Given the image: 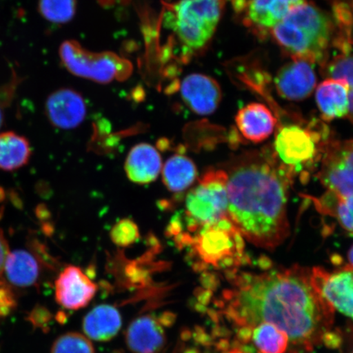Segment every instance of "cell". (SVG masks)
I'll return each instance as SVG.
<instances>
[{
  "mask_svg": "<svg viewBox=\"0 0 353 353\" xmlns=\"http://www.w3.org/2000/svg\"><path fill=\"white\" fill-rule=\"evenodd\" d=\"M59 56L69 72L99 83L125 81L132 72L130 61L112 52L88 51L72 39L61 44Z\"/></svg>",
  "mask_w": 353,
  "mask_h": 353,
  "instance_id": "8",
  "label": "cell"
},
{
  "mask_svg": "<svg viewBox=\"0 0 353 353\" xmlns=\"http://www.w3.org/2000/svg\"><path fill=\"white\" fill-rule=\"evenodd\" d=\"M121 325L120 312L108 304L95 307L88 313L83 321L85 336L99 342L112 339L120 331Z\"/></svg>",
  "mask_w": 353,
  "mask_h": 353,
  "instance_id": "21",
  "label": "cell"
},
{
  "mask_svg": "<svg viewBox=\"0 0 353 353\" xmlns=\"http://www.w3.org/2000/svg\"><path fill=\"white\" fill-rule=\"evenodd\" d=\"M77 0H39L38 10L44 19L54 24H65L77 13Z\"/></svg>",
  "mask_w": 353,
  "mask_h": 353,
  "instance_id": "27",
  "label": "cell"
},
{
  "mask_svg": "<svg viewBox=\"0 0 353 353\" xmlns=\"http://www.w3.org/2000/svg\"><path fill=\"white\" fill-rule=\"evenodd\" d=\"M185 222L191 234L205 225L228 217V174L224 170H210L202 176L185 201Z\"/></svg>",
  "mask_w": 353,
  "mask_h": 353,
  "instance_id": "7",
  "label": "cell"
},
{
  "mask_svg": "<svg viewBox=\"0 0 353 353\" xmlns=\"http://www.w3.org/2000/svg\"><path fill=\"white\" fill-rule=\"evenodd\" d=\"M3 105H0V129H1L3 123Z\"/></svg>",
  "mask_w": 353,
  "mask_h": 353,
  "instance_id": "35",
  "label": "cell"
},
{
  "mask_svg": "<svg viewBox=\"0 0 353 353\" xmlns=\"http://www.w3.org/2000/svg\"><path fill=\"white\" fill-rule=\"evenodd\" d=\"M313 280L326 302L353 321V268L344 266L334 272L322 268L312 269Z\"/></svg>",
  "mask_w": 353,
  "mask_h": 353,
  "instance_id": "10",
  "label": "cell"
},
{
  "mask_svg": "<svg viewBox=\"0 0 353 353\" xmlns=\"http://www.w3.org/2000/svg\"><path fill=\"white\" fill-rule=\"evenodd\" d=\"M162 167L161 154L152 145L142 143L132 148L125 161V171L129 179L135 183L154 182L160 174Z\"/></svg>",
  "mask_w": 353,
  "mask_h": 353,
  "instance_id": "20",
  "label": "cell"
},
{
  "mask_svg": "<svg viewBox=\"0 0 353 353\" xmlns=\"http://www.w3.org/2000/svg\"><path fill=\"white\" fill-rule=\"evenodd\" d=\"M183 245L191 247L199 263L205 268L238 270L248 262L245 238L228 217L205 225L191 234L176 236Z\"/></svg>",
  "mask_w": 353,
  "mask_h": 353,
  "instance_id": "6",
  "label": "cell"
},
{
  "mask_svg": "<svg viewBox=\"0 0 353 353\" xmlns=\"http://www.w3.org/2000/svg\"><path fill=\"white\" fill-rule=\"evenodd\" d=\"M236 125L243 138L251 143L267 140L277 127V118L266 105L252 103L245 105L236 116Z\"/></svg>",
  "mask_w": 353,
  "mask_h": 353,
  "instance_id": "16",
  "label": "cell"
},
{
  "mask_svg": "<svg viewBox=\"0 0 353 353\" xmlns=\"http://www.w3.org/2000/svg\"><path fill=\"white\" fill-rule=\"evenodd\" d=\"M352 353H353V351H352Z\"/></svg>",
  "mask_w": 353,
  "mask_h": 353,
  "instance_id": "36",
  "label": "cell"
},
{
  "mask_svg": "<svg viewBox=\"0 0 353 353\" xmlns=\"http://www.w3.org/2000/svg\"><path fill=\"white\" fill-rule=\"evenodd\" d=\"M196 178V167L188 157L175 154L165 162L163 180L170 191L183 192L192 186Z\"/></svg>",
  "mask_w": 353,
  "mask_h": 353,
  "instance_id": "23",
  "label": "cell"
},
{
  "mask_svg": "<svg viewBox=\"0 0 353 353\" xmlns=\"http://www.w3.org/2000/svg\"><path fill=\"white\" fill-rule=\"evenodd\" d=\"M329 128L314 120H295L293 123H277L274 145L272 148L277 161L294 179H307L319 167L322 154L331 139Z\"/></svg>",
  "mask_w": 353,
  "mask_h": 353,
  "instance_id": "4",
  "label": "cell"
},
{
  "mask_svg": "<svg viewBox=\"0 0 353 353\" xmlns=\"http://www.w3.org/2000/svg\"><path fill=\"white\" fill-rule=\"evenodd\" d=\"M41 274V262L37 256L21 249L10 251L2 276L12 288L26 289L37 285Z\"/></svg>",
  "mask_w": 353,
  "mask_h": 353,
  "instance_id": "19",
  "label": "cell"
},
{
  "mask_svg": "<svg viewBox=\"0 0 353 353\" xmlns=\"http://www.w3.org/2000/svg\"><path fill=\"white\" fill-rule=\"evenodd\" d=\"M17 307V299L11 285L0 279V319L11 314Z\"/></svg>",
  "mask_w": 353,
  "mask_h": 353,
  "instance_id": "30",
  "label": "cell"
},
{
  "mask_svg": "<svg viewBox=\"0 0 353 353\" xmlns=\"http://www.w3.org/2000/svg\"><path fill=\"white\" fill-rule=\"evenodd\" d=\"M126 343L132 353H157L164 347V321L152 315L139 316L126 332Z\"/></svg>",
  "mask_w": 353,
  "mask_h": 353,
  "instance_id": "17",
  "label": "cell"
},
{
  "mask_svg": "<svg viewBox=\"0 0 353 353\" xmlns=\"http://www.w3.org/2000/svg\"><path fill=\"white\" fill-rule=\"evenodd\" d=\"M224 353H250L248 352L245 351L244 350H242L241 347H233L231 348V350H229L228 352Z\"/></svg>",
  "mask_w": 353,
  "mask_h": 353,
  "instance_id": "34",
  "label": "cell"
},
{
  "mask_svg": "<svg viewBox=\"0 0 353 353\" xmlns=\"http://www.w3.org/2000/svg\"><path fill=\"white\" fill-rule=\"evenodd\" d=\"M139 236L138 226L130 219L121 220L114 225L110 232L112 241L120 247H127L134 244L139 240Z\"/></svg>",
  "mask_w": 353,
  "mask_h": 353,
  "instance_id": "29",
  "label": "cell"
},
{
  "mask_svg": "<svg viewBox=\"0 0 353 353\" xmlns=\"http://www.w3.org/2000/svg\"><path fill=\"white\" fill-rule=\"evenodd\" d=\"M270 34L293 59L325 63L334 34V22L312 3L304 2L291 10Z\"/></svg>",
  "mask_w": 353,
  "mask_h": 353,
  "instance_id": "3",
  "label": "cell"
},
{
  "mask_svg": "<svg viewBox=\"0 0 353 353\" xmlns=\"http://www.w3.org/2000/svg\"><path fill=\"white\" fill-rule=\"evenodd\" d=\"M51 353H95L90 339L79 333H66L52 344Z\"/></svg>",
  "mask_w": 353,
  "mask_h": 353,
  "instance_id": "28",
  "label": "cell"
},
{
  "mask_svg": "<svg viewBox=\"0 0 353 353\" xmlns=\"http://www.w3.org/2000/svg\"><path fill=\"white\" fill-rule=\"evenodd\" d=\"M347 261H348V264H347V266H350L352 268H353V245H352L350 251H348Z\"/></svg>",
  "mask_w": 353,
  "mask_h": 353,
  "instance_id": "33",
  "label": "cell"
},
{
  "mask_svg": "<svg viewBox=\"0 0 353 353\" xmlns=\"http://www.w3.org/2000/svg\"><path fill=\"white\" fill-rule=\"evenodd\" d=\"M227 174L229 218L251 244L276 249L290 235L287 204L292 176L272 148L242 153Z\"/></svg>",
  "mask_w": 353,
  "mask_h": 353,
  "instance_id": "2",
  "label": "cell"
},
{
  "mask_svg": "<svg viewBox=\"0 0 353 353\" xmlns=\"http://www.w3.org/2000/svg\"><path fill=\"white\" fill-rule=\"evenodd\" d=\"M226 0H179L169 4L164 23L174 35L183 61L208 46L223 16Z\"/></svg>",
  "mask_w": 353,
  "mask_h": 353,
  "instance_id": "5",
  "label": "cell"
},
{
  "mask_svg": "<svg viewBox=\"0 0 353 353\" xmlns=\"http://www.w3.org/2000/svg\"><path fill=\"white\" fill-rule=\"evenodd\" d=\"M50 313L48 312L47 309L43 307H35L32 312L30 313L28 321L35 327H42L46 326L50 320Z\"/></svg>",
  "mask_w": 353,
  "mask_h": 353,
  "instance_id": "31",
  "label": "cell"
},
{
  "mask_svg": "<svg viewBox=\"0 0 353 353\" xmlns=\"http://www.w3.org/2000/svg\"><path fill=\"white\" fill-rule=\"evenodd\" d=\"M322 65L325 76L343 79L350 87V112L347 118L353 123V50L341 52Z\"/></svg>",
  "mask_w": 353,
  "mask_h": 353,
  "instance_id": "26",
  "label": "cell"
},
{
  "mask_svg": "<svg viewBox=\"0 0 353 353\" xmlns=\"http://www.w3.org/2000/svg\"><path fill=\"white\" fill-rule=\"evenodd\" d=\"M312 201L321 214L336 219L343 230L353 235V195L342 196L326 192Z\"/></svg>",
  "mask_w": 353,
  "mask_h": 353,
  "instance_id": "24",
  "label": "cell"
},
{
  "mask_svg": "<svg viewBox=\"0 0 353 353\" xmlns=\"http://www.w3.org/2000/svg\"><path fill=\"white\" fill-rule=\"evenodd\" d=\"M32 157L28 140L13 132L0 134V170L13 171L29 162Z\"/></svg>",
  "mask_w": 353,
  "mask_h": 353,
  "instance_id": "22",
  "label": "cell"
},
{
  "mask_svg": "<svg viewBox=\"0 0 353 353\" xmlns=\"http://www.w3.org/2000/svg\"><path fill=\"white\" fill-rule=\"evenodd\" d=\"M10 253V246L4 236L2 230H0V277H2L4 265H6L8 254Z\"/></svg>",
  "mask_w": 353,
  "mask_h": 353,
  "instance_id": "32",
  "label": "cell"
},
{
  "mask_svg": "<svg viewBox=\"0 0 353 353\" xmlns=\"http://www.w3.org/2000/svg\"><path fill=\"white\" fill-rule=\"evenodd\" d=\"M316 103L325 121L347 118L350 112V87L343 79L327 78L316 88Z\"/></svg>",
  "mask_w": 353,
  "mask_h": 353,
  "instance_id": "18",
  "label": "cell"
},
{
  "mask_svg": "<svg viewBox=\"0 0 353 353\" xmlns=\"http://www.w3.org/2000/svg\"><path fill=\"white\" fill-rule=\"evenodd\" d=\"M97 287L81 268L68 266L55 281V298L60 306L68 310H79L94 298Z\"/></svg>",
  "mask_w": 353,
  "mask_h": 353,
  "instance_id": "12",
  "label": "cell"
},
{
  "mask_svg": "<svg viewBox=\"0 0 353 353\" xmlns=\"http://www.w3.org/2000/svg\"><path fill=\"white\" fill-rule=\"evenodd\" d=\"M46 112L52 125L61 130H72L85 120L87 108L81 94L65 88L48 96Z\"/></svg>",
  "mask_w": 353,
  "mask_h": 353,
  "instance_id": "13",
  "label": "cell"
},
{
  "mask_svg": "<svg viewBox=\"0 0 353 353\" xmlns=\"http://www.w3.org/2000/svg\"><path fill=\"white\" fill-rule=\"evenodd\" d=\"M316 176L321 183L336 195H353V140L330 141L322 154Z\"/></svg>",
  "mask_w": 353,
  "mask_h": 353,
  "instance_id": "9",
  "label": "cell"
},
{
  "mask_svg": "<svg viewBox=\"0 0 353 353\" xmlns=\"http://www.w3.org/2000/svg\"><path fill=\"white\" fill-rule=\"evenodd\" d=\"M249 341H252L259 353H286L290 346L285 331L270 323L259 324L251 330Z\"/></svg>",
  "mask_w": 353,
  "mask_h": 353,
  "instance_id": "25",
  "label": "cell"
},
{
  "mask_svg": "<svg viewBox=\"0 0 353 353\" xmlns=\"http://www.w3.org/2000/svg\"><path fill=\"white\" fill-rule=\"evenodd\" d=\"M181 96L190 110L201 116L213 114L222 101V90L214 78L192 74L180 85Z\"/></svg>",
  "mask_w": 353,
  "mask_h": 353,
  "instance_id": "14",
  "label": "cell"
},
{
  "mask_svg": "<svg viewBox=\"0 0 353 353\" xmlns=\"http://www.w3.org/2000/svg\"><path fill=\"white\" fill-rule=\"evenodd\" d=\"M305 0H248L243 10L244 22L254 32L263 37L270 32L290 12Z\"/></svg>",
  "mask_w": 353,
  "mask_h": 353,
  "instance_id": "15",
  "label": "cell"
},
{
  "mask_svg": "<svg viewBox=\"0 0 353 353\" xmlns=\"http://www.w3.org/2000/svg\"><path fill=\"white\" fill-rule=\"evenodd\" d=\"M230 284L218 302L219 312L248 342L255 326L270 323L285 331L296 352L313 351L321 344L336 347L335 312L322 297L312 269L295 266L261 272H229Z\"/></svg>",
  "mask_w": 353,
  "mask_h": 353,
  "instance_id": "1",
  "label": "cell"
},
{
  "mask_svg": "<svg viewBox=\"0 0 353 353\" xmlns=\"http://www.w3.org/2000/svg\"><path fill=\"white\" fill-rule=\"evenodd\" d=\"M314 65L310 61L293 59L282 66L274 78L277 94L289 101L309 98L316 86Z\"/></svg>",
  "mask_w": 353,
  "mask_h": 353,
  "instance_id": "11",
  "label": "cell"
}]
</instances>
